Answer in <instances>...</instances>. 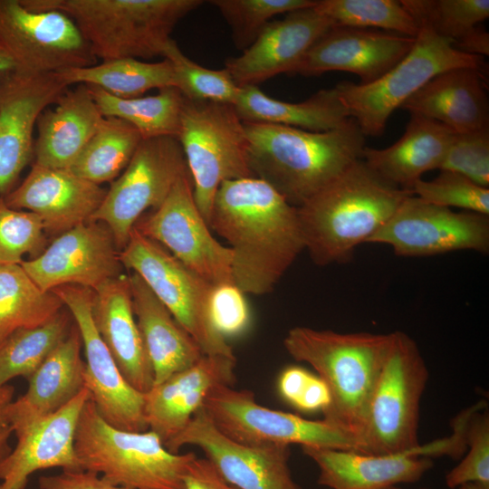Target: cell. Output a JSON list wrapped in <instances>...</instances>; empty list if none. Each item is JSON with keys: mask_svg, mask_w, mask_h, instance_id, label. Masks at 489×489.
Masks as SVG:
<instances>
[{"mask_svg": "<svg viewBox=\"0 0 489 489\" xmlns=\"http://www.w3.org/2000/svg\"><path fill=\"white\" fill-rule=\"evenodd\" d=\"M12 434L13 430L9 425L0 427V465L12 450L9 446V438Z\"/></svg>", "mask_w": 489, "mask_h": 489, "instance_id": "db71d44e", "label": "cell"}, {"mask_svg": "<svg viewBox=\"0 0 489 489\" xmlns=\"http://www.w3.org/2000/svg\"><path fill=\"white\" fill-rule=\"evenodd\" d=\"M106 191L70 169L34 164L20 186L4 198L12 208L39 216L45 230L62 234L90 222Z\"/></svg>", "mask_w": 489, "mask_h": 489, "instance_id": "cb8c5ba5", "label": "cell"}, {"mask_svg": "<svg viewBox=\"0 0 489 489\" xmlns=\"http://www.w3.org/2000/svg\"><path fill=\"white\" fill-rule=\"evenodd\" d=\"M74 449L82 470L126 489H185L184 476L197 455L175 454L154 432H132L107 423L91 398L75 430Z\"/></svg>", "mask_w": 489, "mask_h": 489, "instance_id": "8992f818", "label": "cell"}, {"mask_svg": "<svg viewBox=\"0 0 489 489\" xmlns=\"http://www.w3.org/2000/svg\"><path fill=\"white\" fill-rule=\"evenodd\" d=\"M455 133L438 121L411 114L397 142L381 149L365 147L361 159L388 183L411 192L423 174L439 169Z\"/></svg>", "mask_w": 489, "mask_h": 489, "instance_id": "f546056e", "label": "cell"}, {"mask_svg": "<svg viewBox=\"0 0 489 489\" xmlns=\"http://www.w3.org/2000/svg\"><path fill=\"white\" fill-rule=\"evenodd\" d=\"M367 243L385 244L400 256H426L460 250L489 251V216L455 212L406 197Z\"/></svg>", "mask_w": 489, "mask_h": 489, "instance_id": "9a60e30c", "label": "cell"}, {"mask_svg": "<svg viewBox=\"0 0 489 489\" xmlns=\"http://www.w3.org/2000/svg\"><path fill=\"white\" fill-rule=\"evenodd\" d=\"M89 398L84 388L58 412L13 430L17 442L0 465V489H26L29 476L40 470H82L74 449V435Z\"/></svg>", "mask_w": 489, "mask_h": 489, "instance_id": "603a6c76", "label": "cell"}, {"mask_svg": "<svg viewBox=\"0 0 489 489\" xmlns=\"http://www.w3.org/2000/svg\"><path fill=\"white\" fill-rule=\"evenodd\" d=\"M38 485L40 489H126L86 470H62L58 475H43Z\"/></svg>", "mask_w": 489, "mask_h": 489, "instance_id": "7dc6e473", "label": "cell"}, {"mask_svg": "<svg viewBox=\"0 0 489 489\" xmlns=\"http://www.w3.org/2000/svg\"><path fill=\"white\" fill-rule=\"evenodd\" d=\"M470 68L487 72L484 57L456 50L427 27H420L409 53L376 81L339 82L340 101L364 136H379L390 115L436 75Z\"/></svg>", "mask_w": 489, "mask_h": 489, "instance_id": "ba28073f", "label": "cell"}, {"mask_svg": "<svg viewBox=\"0 0 489 489\" xmlns=\"http://www.w3.org/2000/svg\"><path fill=\"white\" fill-rule=\"evenodd\" d=\"M390 343L391 332L341 333L304 326L289 330L283 339L288 354L312 366L329 388L331 402L322 411L323 419L353 435L358 447Z\"/></svg>", "mask_w": 489, "mask_h": 489, "instance_id": "277c9868", "label": "cell"}, {"mask_svg": "<svg viewBox=\"0 0 489 489\" xmlns=\"http://www.w3.org/2000/svg\"><path fill=\"white\" fill-rule=\"evenodd\" d=\"M177 139L193 182V195L209 225L214 197L226 180L254 177L248 139L234 104L185 97Z\"/></svg>", "mask_w": 489, "mask_h": 489, "instance_id": "9c48e42d", "label": "cell"}, {"mask_svg": "<svg viewBox=\"0 0 489 489\" xmlns=\"http://www.w3.org/2000/svg\"><path fill=\"white\" fill-rule=\"evenodd\" d=\"M101 112L105 117L127 121L142 139L177 137L185 96L175 87L160 89L156 95L120 98L87 85Z\"/></svg>", "mask_w": 489, "mask_h": 489, "instance_id": "836d02e7", "label": "cell"}, {"mask_svg": "<svg viewBox=\"0 0 489 489\" xmlns=\"http://www.w3.org/2000/svg\"><path fill=\"white\" fill-rule=\"evenodd\" d=\"M116 248L110 230L90 221L62 233L38 256L20 264L44 292L64 285L95 291L120 275Z\"/></svg>", "mask_w": 489, "mask_h": 489, "instance_id": "ac0fdd59", "label": "cell"}, {"mask_svg": "<svg viewBox=\"0 0 489 489\" xmlns=\"http://www.w3.org/2000/svg\"><path fill=\"white\" fill-rule=\"evenodd\" d=\"M228 24L236 49L244 51L282 14L312 7L318 0H211Z\"/></svg>", "mask_w": 489, "mask_h": 489, "instance_id": "60d3db41", "label": "cell"}, {"mask_svg": "<svg viewBox=\"0 0 489 489\" xmlns=\"http://www.w3.org/2000/svg\"><path fill=\"white\" fill-rule=\"evenodd\" d=\"M242 121L293 127L322 132L339 129L351 119L337 90L323 89L301 102H286L264 93L258 86H244L234 104Z\"/></svg>", "mask_w": 489, "mask_h": 489, "instance_id": "1f68e13d", "label": "cell"}, {"mask_svg": "<svg viewBox=\"0 0 489 489\" xmlns=\"http://www.w3.org/2000/svg\"><path fill=\"white\" fill-rule=\"evenodd\" d=\"M53 105L45 109L37 120L34 164L69 169L104 117L85 84L67 89Z\"/></svg>", "mask_w": 489, "mask_h": 489, "instance_id": "83f0119b", "label": "cell"}, {"mask_svg": "<svg viewBox=\"0 0 489 489\" xmlns=\"http://www.w3.org/2000/svg\"><path fill=\"white\" fill-rule=\"evenodd\" d=\"M28 9L68 15L102 62L162 56L176 24L202 0H20Z\"/></svg>", "mask_w": 489, "mask_h": 489, "instance_id": "5b68a950", "label": "cell"}, {"mask_svg": "<svg viewBox=\"0 0 489 489\" xmlns=\"http://www.w3.org/2000/svg\"><path fill=\"white\" fill-rule=\"evenodd\" d=\"M209 226L229 244L234 283L244 294L271 292L305 249L297 207L257 177L220 185Z\"/></svg>", "mask_w": 489, "mask_h": 489, "instance_id": "6da1fadb", "label": "cell"}, {"mask_svg": "<svg viewBox=\"0 0 489 489\" xmlns=\"http://www.w3.org/2000/svg\"><path fill=\"white\" fill-rule=\"evenodd\" d=\"M14 388L13 386L6 384L0 388V427L7 426V408L14 400Z\"/></svg>", "mask_w": 489, "mask_h": 489, "instance_id": "f5cc1de1", "label": "cell"}, {"mask_svg": "<svg viewBox=\"0 0 489 489\" xmlns=\"http://www.w3.org/2000/svg\"><path fill=\"white\" fill-rule=\"evenodd\" d=\"M60 312L47 322L12 332L0 344V388L16 377L28 379L72 331Z\"/></svg>", "mask_w": 489, "mask_h": 489, "instance_id": "8d00e7d4", "label": "cell"}, {"mask_svg": "<svg viewBox=\"0 0 489 489\" xmlns=\"http://www.w3.org/2000/svg\"><path fill=\"white\" fill-rule=\"evenodd\" d=\"M44 230L39 216L12 208L0 197V264H20L43 245Z\"/></svg>", "mask_w": 489, "mask_h": 489, "instance_id": "ee69618b", "label": "cell"}, {"mask_svg": "<svg viewBox=\"0 0 489 489\" xmlns=\"http://www.w3.org/2000/svg\"><path fill=\"white\" fill-rule=\"evenodd\" d=\"M318 466V484L331 489H383L418 481L433 466L428 457L410 453L382 455L302 447Z\"/></svg>", "mask_w": 489, "mask_h": 489, "instance_id": "f1b7e54d", "label": "cell"}, {"mask_svg": "<svg viewBox=\"0 0 489 489\" xmlns=\"http://www.w3.org/2000/svg\"><path fill=\"white\" fill-rule=\"evenodd\" d=\"M57 73L68 86H96L113 96L125 99L139 97L151 89L175 87L172 65L165 58L158 62L120 58L87 67L66 69Z\"/></svg>", "mask_w": 489, "mask_h": 489, "instance_id": "d6a6232c", "label": "cell"}, {"mask_svg": "<svg viewBox=\"0 0 489 489\" xmlns=\"http://www.w3.org/2000/svg\"><path fill=\"white\" fill-rule=\"evenodd\" d=\"M142 139L127 121L104 117L69 169L97 185L112 182L127 168Z\"/></svg>", "mask_w": 489, "mask_h": 489, "instance_id": "d590c367", "label": "cell"}, {"mask_svg": "<svg viewBox=\"0 0 489 489\" xmlns=\"http://www.w3.org/2000/svg\"><path fill=\"white\" fill-rule=\"evenodd\" d=\"M235 357L203 355L191 367L154 385L144 393V416L149 430L167 444L203 408L207 396L221 386L234 387Z\"/></svg>", "mask_w": 489, "mask_h": 489, "instance_id": "7402d4cb", "label": "cell"}, {"mask_svg": "<svg viewBox=\"0 0 489 489\" xmlns=\"http://www.w3.org/2000/svg\"><path fill=\"white\" fill-rule=\"evenodd\" d=\"M92 318L120 373L135 389L148 392L154 374L132 306L129 278L119 275L93 291Z\"/></svg>", "mask_w": 489, "mask_h": 489, "instance_id": "d4e9b609", "label": "cell"}, {"mask_svg": "<svg viewBox=\"0 0 489 489\" xmlns=\"http://www.w3.org/2000/svg\"><path fill=\"white\" fill-rule=\"evenodd\" d=\"M383 489H402V488L398 487V485H394V486H389V487L383 488Z\"/></svg>", "mask_w": 489, "mask_h": 489, "instance_id": "6f0895ef", "label": "cell"}, {"mask_svg": "<svg viewBox=\"0 0 489 489\" xmlns=\"http://www.w3.org/2000/svg\"><path fill=\"white\" fill-rule=\"evenodd\" d=\"M420 27L454 44L489 17L488 0H401Z\"/></svg>", "mask_w": 489, "mask_h": 489, "instance_id": "f35d334b", "label": "cell"}, {"mask_svg": "<svg viewBox=\"0 0 489 489\" xmlns=\"http://www.w3.org/2000/svg\"><path fill=\"white\" fill-rule=\"evenodd\" d=\"M330 402L331 395L328 387L321 378L312 375L294 407L305 412L317 410L322 412Z\"/></svg>", "mask_w": 489, "mask_h": 489, "instance_id": "f907efd6", "label": "cell"}, {"mask_svg": "<svg viewBox=\"0 0 489 489\" xmlns=\"http://www.w3.org/2000/svg\"><path fill=\"white\" fill-rule=\"evenodd\" d=\"M312 376L306 369L298 366L285 369L278 381L279 392L283 398L294 407Z\"/></svg>", "mask_w": 489, "mask_h": 489, "instance_id": "681fc988", "label": "cell"}, {"mask_svg": "<svg viewBox=\"0 0 489 489\" xmlns=\"http://www.w3.org/2000/svg\"><path fill=\"white\" fill-rule=\"evenodd\" d=\"M185 446L201 449L219 475L237 489H302L293 480L287 446H254L221 433L203 408L187 426L165 444L177 454Z\"/></svg>", "mask_w": 489, "mask_h": 489, "instance_id": "e0dca14e", "label": "cell"}, {"mask_svg": "<svg viewBox=\"0 0 489 489\" xmlns=\"http://www.w3.org/2000/svg\"><path fill=\"white\" fill-rule=\"evenodd\" d=\"M135 228L166 246L174 257L212 286L234 283L232 250L212 235L196 204L189 172L176 181L160 206L137 223Z\"/></svg>", "mask_w": 489, "mask_h": 489, "instance_id": "5bb4252c", "label": "cell"}, {"mask_svg": "<svg viewBox=\"0 0 489 489\" xmlns=\"http://www.w3.org/2000/svg\"><path fill=\"white\" fill-rule=\"evenodd\" d=\"M411 192L429 204L489 216L488 187L454 171L440 170L432 180L421 178L413 185Z\"/></svg>", "mask_w": 489, "mask_h": 489, "instance_id": "b9f144b4", "label": "cell"}, {"mask_svg": "<svg viewBox=\"0 0 489 489\" xmlns=\"http://www.w3.org/2000/svg\"><path fill=\"white\" fill-rule=\"evenodd\" d=\"M0 45L15 71L28 74L87 67L97 60L68 15L31 10L20 0H0Z\"/></svg>", "mask_w": 489, "mask_h": 489, "instance_id": "4fadbf2b", "label": "cell"}, {"mask_svg": "<svg viewBox=\"0 0 489 489\" xmlns=\"http://www.w3.org/2000/svg\"><path fill=\"white\" fill-rule=\"evenodd\" d=\"M248 165L290 205L299 207L361 158L365 136L352 119L322 132L243 121Z\"/></svg>", "mask_w": 489, "mask_h": 489, "instance_id": "7a4b0ae2", "label": "cell"}, {"mask_svg": "<svg viewBox=\"0 0 489 489\" xmlns=\"http://www.w3.org/2000/svg\"><path fill=\"white\" fill-rule=\"evenodd\" d=\"M486 404L479 402L470 415L465 431L466 455L446 475L448 488L466 483L489 484V413Z\"/></svg>", "mask_w": 489, "mask_h": 489, "instance_id": "7bdbcfd3", "label": "cell"}, {"mask_svg": "<svg viewBox=\"0 0 489 489\" xmlns=\"http://www.w3.org/2000/svg\"><path fill=\"white\" fill-rule=\"evenodd\" d=\"M453 46L462 53L484 57L489 54V34L476 26Z\"/></svg>", "mask_w": 489, "mask_h": 489, "instance_id": "816d5d0a", "label": "cell"}, {"mask_svg": "<svg viewBox=\"0 0 489 489\" xmlns=\"http://www.w3.org/2000/svg\"><path fill=\"white\" fill-rule=\"evenodd\" d=\"M410 195L357 160L297 207L305 250L320 266L347 262Z\"/></svg>", "mask_w": 489, "mask_h": 489, "instance_id": "3957f363", "label": "cell"}, {"mask_svg": "<svg viewBox=\"0 0 489 489\" xmlns=\"http://www.w3.org/2000/svg\"><path fill=\"white\" fill-rule=\"evenodd\" d=\"M185 489H237L228 484L206 457L193 458L184 476Z\"/></svg>", "mask_w": 489, "mask_h": 489, "instance_id": "c3c4849f", "label": "cell"}, {"mask_svg": "<svg viewBox=\"0 0 489 489\" xmlns=\"http://www.w3.org/2000/svg\"><path fill=\"white\" fill-rule=\"evenodd\" d=\"M132 306L154 374V385L198 361V344L135 273L129 276ZM153 385V386H154Z\"/></svg>", "mask_w": 489, "mask_h": 489, "instance_id": "4dcf8cb0", "label": "cell"}, {"mask_svg": "<svg viewBox=\"0 0 489 489\" xmlns=\"http://www.w3.org/2000/svg\"><path fill=\"white\" fill-rule=\"evenodd\" d=\"M439 169L459 173L488 187L489 128L455 133Z\"/></svg>", "mask_w": 489, "mask_h": 489, "instance_id": "f6af8a7d", "label": "cell"}, {"mask_svg": "<svg viewBox=\"0 0 489 489\" xmlns=\"http://www.w3.org/2000/svg\"><path fill=\"white\" fill-rule=\"evenodd\" d=\"M15 71V65L8 53L0 45V80Z\"/></svg>", "mask_w": 489, "mask_h": 489, "instance_id": "11a10c76", "label": "cell"}, {"mask_svg": "<svg viewBox=\"0 0 489 489\" xmlns=\"http://www.w3.org/2000/svg\"><path fill=\"white\" fill-rule=\"evenodd\" d=\"M486 72L459 68L442 72L401 109L442 123L455 133L489 128Z\"/></svg>", "mask_w": 489, "mask_h": 489, "instance_id": "4316f807", "label": "cell"}, {"mask_svg": "<svg viewBox=\"0 0 489 489\" xmlns=\"http://www.w3.org/2000/svg\"><path fill=\"white\" fill-rule=\"evenodd\" d=\"M52 292L68 308L80 332L85 355L84 387L99 415L119 429L149 430L144 393L124 379L95 327L91 312L93 291L64 285Z\"/></svg>", "mask_w": 489, "mask_h": 489, "instance_id": "2e32d148", "label": "cell"}, {"mask_svg": "<svg viewBox=\"0 0 489 489\" xmlns=\"http://www.w3.org/2000/svg\"><path fill=\"white\" fill-rule=\"evenodd\" d=\"M188 172L177 138L142 139L91 221L105 223L117 248L123 249L141 215L160 206L176 181Z\"/></svg>", "mask_w": 489, "mask_h": 489, "instance_id": "7c38bea8", "label": "cell"}, {"mask_svg": "<svg viewBox=\"0 0 489 489\" xmlns=\"http://www.w3.org/2000/svg\"><path fill=\"white\" fill-rule=\"evenodd\" d=\"M203 409L230 439L247 446L301 445L357 452V438L334 425L263 407L247 389L221 386L206 398Z\"/></svg>", "mask_w": 489, "mask_h": 489, "instance_id": "8fae6325", "label": "cell"}, {"mask_svg": "<svg viewBox=\"0 0 489 489\" xmlns=\"http://www.w3.org/2000/svg\"><path fill=\"white\" fill-rule=\"evenodd\" d=\"M457 489H489V484L479 482L466 483L457 487Z\"/></svg>", "mask_w": 489, "mask_h": 489, "instance_id": "9f6ffc18", "label": "cell"}, {"mask_svg": "<svg viewBox=\"0 0 489 489\" xmlns=\"http://www.w3.org/2000/svg\"><path fill=\"white\" fill-rule=\"evenodd\" d=\"M208 307L213 326L225 338L243 333L250 323L244 293L235 283L214 286Z\"/></svg>", "mask_w": 489, "mask_h": 489, "instance_id": "bcb514c9", "label": "cell"}, {"mask_svg": "<svg viewBox=\"0 0 489 489\" xmlns=\"http://www.w3.org/2000/svg\"><path fill=\"white\" fill-rule=\"evenodd\" d=\"M172 65L175 88L189 100L235 104L240 87L224 68L213 70L190 60L170 38L162 53Z\"/></svg>", "mask_w": 489, "mask_h": 489, "instance_id": "ab89813d", "label": "cell"}, {"mask_svg": "<svg viewBox=\"0 0 489 489\" xmlns=\"http://www.w3.org/2000/svg\"><path fill=\"white\" fill-rule=\"evenodd\" d=\"M119 260L145 282L204 355L235 357L210 320L208 306L214 286L135 227L119 252Z\"/></svg>", "mask_w": 489, "mask_h": 489, "instance_id": "30bf717a", "label": "cell"}, {"mask_svg": "<svg viewBox=\"0 0 489 489\" xmlns=\"http://www.w3.org/2000/svg\"><path fill=\"white\" fill-rule=\"evenodd\" d=\"M314 6L273 19L241 55L225 60V69L238 87L258 86L280 73L292 72L312 44L335 25Z\"/></svg>", "mask_w": 489, "mask_h": 489, "instance_id": "44dd1931", "label": "cell"}, {"mask_svg": "<svg viewBox=\"0 0 489 489\" xmlns=\"http://www.w3.org/2000/svg\"><path fill=\"white\" fill-rule=\"evenodd\" d=\"M422 489H427V488H422Z\"/></svg>", "mask_w": 489, "mask_h": 489, "instance_id": "680465c9", "label": "cell"}, {"mask_svg": "<svg viewBox=\"0 0 489 489\" xmlns=\"http://www.w3.org/2000/svg\"><path fill=\"white\" fill-rule=\"evenodd\" d=\"M314 9L335 25L377 29L416 37L419 26L400 1L318 0Z\"/></svg>", "mask_w": 489, "mask_h": 489, "instance_id": "74e56055", "label": "cell"}, {"mask_svg": "<svg viewBox=\"0 0 489 489\" xmlns=\"http://www.w3.org/2000/svg\"><path fill=\"white\" fill-rule=\"evenodd\" d=\"M64 306L53 292H44L21 264H0V344L14 331L40 326Z\"/></svg>", "mask_w": 489, "mask_h": 489, "instance_id": "e575fe53", "label": "cell"}, {"mask_svg": "<svg viewBox=\"0 0 489 489\" xmlns=\"http://www.w3.org/2000/svg\"><path fill=\"white\" fill-rule=\"evenodd\" d=\"M68 87L57 72L14 71L0 80V197L10 190L34 154L39 116Z\"/></svg>", "mask_w": 489, "mask_h": 489, "instance_id": "d6986e66", "label": "cell"}, {"mask_svg": "<svg viewBox=\"0 0 489 489\" xmlns=\"http://www.w3.org/2000/svg\"><path fill=\"white\" fill-rule=\"evenodd\" d=\"M416 37L377 29L332 25L309 49L290 75L347 72L372 82L399 62Z\"/></svg>", "mask_w": 489, "mask_h": 489, "instance_id": "ffe728a7", "label": "cell"}, {"mask_svg": "<svg viewBox=\"0 0 489 489\" xmlns=\"http://www.w3.org/2000/svg\"><path fill=\"white\" fill-rule=\"evenodd\" d=\"M82 346L80 332L72 326L68 337L27 379L26 392L9 405L6 416L12 430L58 412L85 388Z\"/></svg>", "mask_w": 489, "mask_h": 489, "instance_id": "484cf974", "label": "cell"}, {"mask_svg": "<svg viewBox=\"0 0 489 489\" xmlns=\"http://www.w3.org/2000/svg\"><path fill=\"white\" fill-rule=\"evenodd\" d=\"M428 369L416 341L391 332V343L368 405L357 453L382 455L410 453L431 455L430 444L417 438L422 394Z\"/></svg>", "mask_w": 489, "mask_h": 489, "instance_id": "52a82bcc", "label": "cell"}]
</instances>
